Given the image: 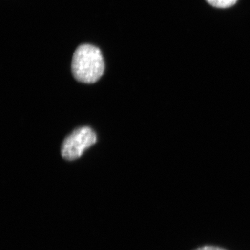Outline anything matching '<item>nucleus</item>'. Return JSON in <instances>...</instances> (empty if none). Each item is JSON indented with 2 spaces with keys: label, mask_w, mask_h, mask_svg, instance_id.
Masks as SVG:
<instances>
[{
  "label": "nucleus",
  "mask_w": 250,
  "mask_h": 250,
  "mask_svg": "<svg viewBox=\"0 0 250 250\" xmlns=\"http://www.w3.org/2000/svg\"><path fill=\"white\" fill-rule=\"evenodd\" d=\"M195 250H227L223 249V248H220V247L206 246L201 247V248H197Z\"/></svg>",
  "instance_id": "nucleus-4"
},
{
  "label": "nucleus",
  "mask_w": 250,
  "mask_h": 250,
  "mask_svg": "<svg viewBox=\"0 0 250 250\" xmlns=\"http://www.w3.org/2000/svg\"><path fill=\"white\" fill-rule=\"evenodd\" d=\"M104 69V60L98 47L89 44L77 47L72 58V72L78 82L95 83L103 76Z\"/></svg>",
  "instance_id": "nucleus-1"
},
{
  "label": "nucleus",
  "mask_w": 250,
  "mask_h": 250,
  "mask_svg": "<svg viewBox=\"0 0 250 250\" xmlns=\"http://www.w3.org/2000/svg\"><path fill=\"white\" fill-rule=\"evenodd\" d=\"M96 142L97 135L91 128H78L64 140L62 147V157L67 161L75 160Z\"/></svg>",
  "instance_id": "nucleus-2"
},
{
  "label": "nucleus",
  "mask_w": 250,
  "mask_h": 250,
  "mask_svg": "<svg viewBox=\"0 0 250 250\" xmlns=\"http://www.w3.org/2000/svg\"><path fill=\"white\" fill-rule=\"evenodd\" d=\"M238 0H207L208 4L218 9H227L231 7L237 2Z\"/></svg>",
  "instance_id": "nucleus-3"
}]
</instances>
